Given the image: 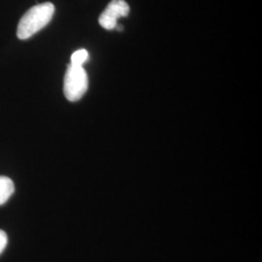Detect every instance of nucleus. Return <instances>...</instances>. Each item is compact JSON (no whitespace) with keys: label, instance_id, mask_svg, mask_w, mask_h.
Instances as JSON below:
<instances>
[{"label":"nucleus","instance_id":"39448f33","mask_svg":"<svg viewBox=\"0 0 262 262\" xmlns=\"http://www.w3.org/2000/svg\"><path fill=\"white\" fill-rule=\"evenodd\" d=\"M89 52L84 49H81L74 52L70 58V64L74 66H83L84 62L89 59Z\"/></svg>","mask_w":262,"mask_h":262},{"label":"nucleus","instance_id":"f03ea898","mask_svg":"<svg viewBox=\"0 0 262 262\" xmlns=\"http://www.w3.org/2000/svg\"><path fill=\"white\" fill-rule=\"evenodd\" d=\"M89 89V78L83 66L69 64L63 82V93L68 101L80 100Z\"/></svg>","mask_w":262,"mask_h":262},{"label":"nucleus","instance_id":"20e7f679","mask_svg":"<svg viewBox=\"0 0 262 262\" xmlns=\"http://www.w3.org/2000/svg\"><path fill=\"white\" fill-rule=\"evenodd\" d=\"M15 191V185L8 177L0 176V205L6 203Z\"/></svg>","mask_w":262,"mask_h":262},{"label":"nucleus","instance_id":"0eeeda50","mask_svg":"<svg viewBox=\"0 0 262 262\" xmlns=\"http://www.w3.org/2000/svg\"><path fill=\"white\" fill-rule=\"evenodd\" d=\"M122 28H122V26H121V25H119V26L117 25V27H116V29H118L119 31H122Z\"/></svg>","mask_w":262,"mask_h":262},{"label":"nucleus","instance_id":"f257e3e1","mask_svg":"<svg viewBox=\"0 0 262 262\" xmlns=\"http://www.w3.org/2000/svg\"><path fill=\"white\" fill-rule=\"evenodd\" d=\"M56 8L53 3L45 2L35 5L19 19L17 36L20 40H27L45 28L53 19Z\"/></svg>","mask_w":262,"mask_h":262},{"label":"nucleus","instance_id":"423d86ee","mask_svg":"<svg viewBox=\"0 0 262 262\" xmlns=\"http://www.w3.org/2000/svg\"><path fill=\"white\" fill-rule=\"evenodd\" d=\"M8 244V236L5 231L0 229V254L3 253Z\"/></svg>","mask_w":262,"mask_h":262},{"label":"nucleus","instance_id":"7ed1b4c3","mask_svg":"<svg viewBox=\"0 0 262 262\" xmlns=\"http://www.w3.org/2000/svg\"><path fill=\"white\" fill-rule=\"evenodd\" d=\"M129 5L124 0H112L99 17V25L107 30L115 29L118 20L129 14Z\"/></svg>","mask_w":262,"mask_h":262}]
</instances>
